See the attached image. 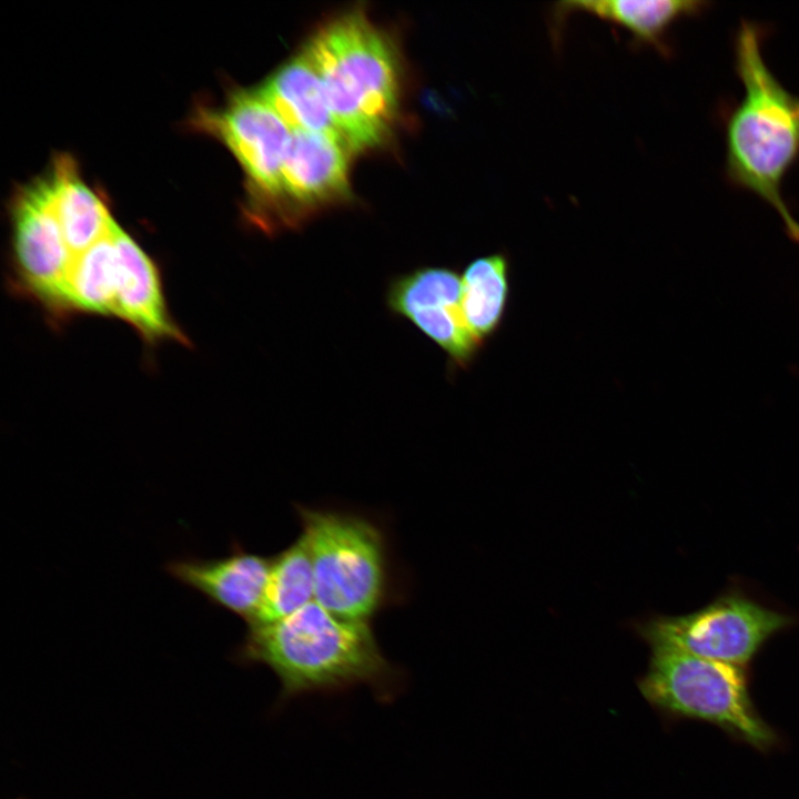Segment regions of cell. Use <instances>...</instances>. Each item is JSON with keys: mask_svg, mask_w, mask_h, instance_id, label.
<instances>
[{"mask_svg": "<svg viewBox=\"0 0 799 799\" xmlns=\"http://www.w3.org/2000/svg\"><path fill=\"white\" fill-rule=\"evenodd\" d=\"M234 658L267 667L279 679L281 705L358 687L391 702L406 684L402 668L383 653L372 623L342 618L315 600L281 620L247 627Z\"/></svg>", "mask_w": 799, "mask_h": 799, "instance_id": "6da1fadb", "label": "cell"}, {"mask_svg": "<svg viewBox=\"0 0 799 799\" xmlns=\"http://www.w3.org/2000/svg\"><path fill=\"white\" fill-rule=\"evenodd\" d=\"M768 29L742 19L734 39V65L742 97L722 108L725 175L738 189L768 204L788 236L799 243V222L782 193L799 161V95L788 91L767 65L762 43Z\"/></svg>", "mask_w": 799, "mask_h": 799, "instance_id": "7a4b0ae2", "label": "cell"}, {"mask_svg": "<svg viewBox=\"0 0 799 799\" xmlns=\"http://www.w3.org/2000/svg\"><path fill=\"white\" fill-rule=\"evenodd\" d=\"M304 50L352 153L390 142L402 89L400 54L391 37L363 9H353L320 27Z\"/></svg>", "mask_w": 799, "mask_h": 799, "instance_id": "3957f363", "label": "cell"}, {"mask_svg": "<svg viewBox=\"0 0 799 799\" xmlns=\"http://www.w3.org/2000/svg\"><path fill=\"white\" fill-rule=\"evenodd\" d=\"M313 562L315 601L346 619L372 623L405 596L385 525L363 512L295 505Z\"/></svg>", "mask_w": 799, "mask_h": 799, "instance_id": "277c9868", "label": "cell"}, {"mask_svg": "<svg viewBox=\"0 0 799 799\" xmlns=\"http://www.w3.org/2000/svg\"><path fill=\"white\" fill-rule=\"evenodd\" d=\"M649 646V666L639 688L651 705L674 717L712 724L760 751L778 742L754 705L746 668L668 645Z\"/></svg>", "mask_w": 799, "mask_h": 799, "instance_id": "5b68a950", "label": "cell"}, {"mask_svg": "<svg viewBox=\"0 0 799 799\" xmlns=\"http://www.w3.org/2000/svg\"><path fill=\"white\" fill-rule=\"evenodd\" d=\"M189 125L221 141L242 168L245 214L260 230L285 229L282 166L292 130L256 90H235L222 107L199 105Z\"/></svg>", "mask_w": 799, "mask_h": 799, "instance_id": "8992f818", "label": "cell"}, {"mask_svg": "<svg viewBox=\"0 0 799 799\" xmlns=\"http://www.w3.org/2000/svg\"><path fill=\"white\" fill-rule=\"evenodd\" d=\"M793 621L735 589L692 613L649 618L637 630L649 645H668L747 668L766 643Z\"/></svg>", "mask_w": 799, "mask_h": 799, "instance_id": "52a82bcc", "label": "cell"}, {"mask_svg": "<svg viewBox=\"0 0 799 799\" xmlns=\"http://www.w3.org/2000/svg\"><path fill=\"white\" fill-rule=\"evenodd\" d=\"M11 215L19 285L53 314L67 313L65 284L74 256L55 212L48 173L18 191Z\"/></svg>", "mask_w": 799, "mask_h": 799, "instance_id": "ba28073f", "label": "cell"}, {"mask_svg": "<svg viewBox=\"0 0 799 799\" xmlns=\"http://www.w3.org/2000/svg\"><path fill=\"white\" fill-rule=\"evenodd\" d=\"M461 295L462 275L449 267L426 266L394 277L386 305L439 346L454 366L464 368L483 344L464 321Z\"/></svg>", "mask_w": 799, "mask_h": 799, "instance_id": "9c48e42d", "label": "cell"}, {"mask_svg": "<svg viewBox=\"0 0 799 799\" xmlns=\"http://www.w3.org/2000/svg\"><path fill=\"white\" fill-rule=\"evenodd\" d=\"M352 151L323 133L292 130L282 166L285 227L322 208L347 201Z\"/></svg>", "mask_w": 799, "mask_h": 799, "instance_id": "30bf717a", "label": "cell"}, {"mask_svg": "<svg viewBox=\"0 0 799 799\" xmlns=\"http://www.w3.org/2000/svg\"><path fill=\"white\" fill-rule=\"evenodd\" d=\"M272 556L234 544L220 558L185 557L170 560L165 570L179 583L202 594L212 605L252 625L260 611Z\"/></svg>", "mask_w": 799, "mask_h": 799, "instance_id": "8fae6325", "label": "cell"}, {"mask_svg": "<svg viewBox=\"0 0 799 799\" xmlns=\"http://www.w3.org/2000/svg\"><path fill=\"white\" fill-rule=\"evenodd\" d=\"M699 0H583L557 2L550 10L553 45L559 48L566 19L586 13L625 29L633 44L656 50L668 59L674 54L671 28L684 19L698 17L710 7Z\"/></svg>", "mask_w": 799, "mask_h": 799, "instance_id": "7c38bea8", "label": "cell"}, {"mask_svg": "<svg viewBox=\"0 0 799 799\" xmlns=\"http://www.w3.org/2000/svg\"><path fill=\"white\" fill-rule=\"evenodd\" d=\"M110 234L117 256L115 315L149 342H185L168 311L160 272L153 260L115 221Z\"/></svg>", "mask_w": 799, "mask_h": 799, "instance_id": "4fadbf2b", "label": "cell"}, {"mask_svg": "<svg viewBox=\"0 0 799 799\" xmlns=\"http://www.w3.org/2000/svg\"><path fill=\"white\" fill-rule=\"evenodd\" d=\"M256 91L291 130L323 133L346 144L328 109L320 77L304 49L282 64Z\"/></svg>", "mask_w": 799, "mask_h": 799, "instance_id": "5bb4252c", "label": "cell"}, {"mask_svg": "<svg viewBox=\"0 0 799 799\" xmlns=\"http://www.w3.org/2000/svg\"><path fill=\"white\" fill-rule=\"evenodd\" d=\"M48 175L65 242L75 256L105 237L114 220L105 202L82 179L70 155L57 156Z\"/></svg>", "mask_w": 799, "mask_h": 799, "instance_id": "9a60e30c", "label": "cell"}, {"mask_svg": "<svg viewBox=\"0 0 799 799\" xmlns=\"http://www.w3.org/2000/svg\"><path fill=\"white\" fill-rule=\"evenodd\" d=\"M462 275L461 310L472 334L483 344L500 326L509 296V263L504 253L469 262Z\"/></svg>", "mask_w": 799, "mask_h": 799, "instance_id": "2e32d148", "label": "cell"}, {"mask_svg": "<svg viewBox=\"0 0 799 799\" xmlns=\"http://www.w3.org/2000/svg\"><path fill=\"white\" fill-rule=\"evenodd\" d=\"M315 600L312 555L306 537L300 535L272 556L262 605L255 621L247 626L281 620Z\"/></svg>", "mask_w": 799, "mask_h": 799, "instance_id": "e0dca14e", "label": "cell"}, {"mask_svg": "<svg viewBox=\"0 0 799 799\" xmlns=\"http://www.w3.org/2000/svg\"><path fill=\"white\" fill-rule=\"evenodd\" d=\"M115 299L117 256L109 233L74 256L65 284V312L115 315Z\"/></svg>", "mask_w": 799, "mask_h": 799, "instance_id": "ac0fdd59", "label": "cell"}]
</instances>
